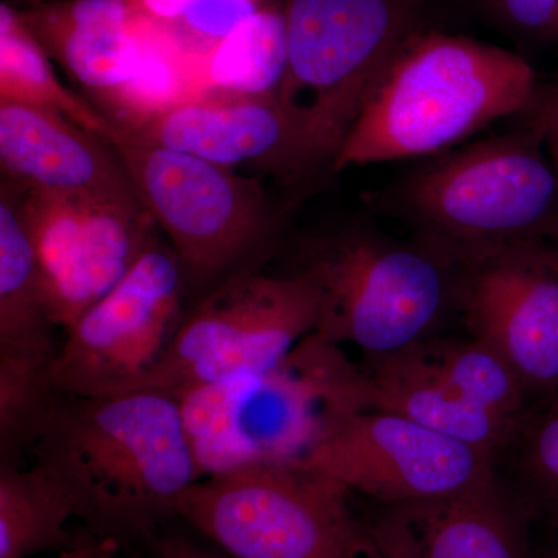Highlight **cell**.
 Instances as JSON below:
<instances>
[{
  "mask_svg": "<svg viewBox=\"0 0 558 558\" xmlns=\"http://www.w3.org/2000/svg\"><path fill=\"white\" fill-rule=\"evenodd\" d=\"M288 72L278 92L319 170L333 160L380 80L427 24V0H282Z\"/></svg>",
  "mask_w": 558,
  "mask_h": 558,
  "instance_id": "cell-5",
  "label": "cell"
},
{
  "mask_svg": "<svg viewBox=\"0 0 558 558\" xmlns=\"http://www.w3.org/2000/svg\"><path fill=\"white\" fill-rule=\"evenodd\" d=\"M284 3L275 0L229 38L194 60L204 94L278 97L288 72Z\"/></svg>",
  "mask_w": 558,
  "mask_h": 558,
  "instance_id": "cell-22",
  "label": "cell"
},
{
  "mask_svg": "<svg viewBox=\"0 0 558 558\" xmlns=\"http://www.w3.org/2000/svg\"><path fill=\"white\" fill-rule=\"evenodd\" d=\"M132 134L226 170L244 165L290 180L319 171L300 128L277 97L201 95Z\"/></svg>",
  "mask_w": 558,
  "mask_h": 558,
  "instance_id": "cell-16",
  "label": "cell"
},
{
  "mask_svg": "<svg viewBox=\"0 0 558 558\" xmlns=\"http://www.w3.org/2000/svg\"><path fill=\"white\" fill-rule=\"evenodd\" d=\"M317 322V293L300 275H231L182 318L163 359L134 391L180 395L263 373L288 357Z\"/></svg>",
  "mask_w": 558,
  "mask_h": 558,
  "instance_id": "cell-10",
  "label": "cell"
},
{
  "mask_svg": "<svg viewBox=\"0 0 558 558\" xmlns=\"http://www.w3.org/2000/svg\"><path fill=\"white\" fill-rule=\"evenodd\" d=\"M25 2L31 3L32 7L40 5V3L46 2V0H25Z\"/></svg>",
  "mask_w": 558,
  "mask_h": 558,
  "instance_id": "cell-32",
  "label": "cell"
},
{
  "mask_svg": "<svg viewBox=\"0 0 558 558\" xmlns=\"http://www.w3.org/2000/svg\"><path fill=\"white\" fill-rule=\"evenodd\" d=\"M351 497L299 461L259 462L197 481L175 515L230 558H363L374 545Z\"/></svg>",
  "mask_w": 558,
  "mask_h": 558,
  "instance_id": "cell-7",
  "label": "cell"
},
{
  "mask_svg": "<svg viewBox=\"0 0 558 558\" xmlns=\"http://www.w3.org/2000/svg\"><path fill=\"white\" fill-rule=\"evenodd\" d=\"M538 97L534 69L520 54L427 27L389 65L330 172L438 156L494 121L529 112Z\"/></svg>",
  "mask_w": 558,
  "mask_h": 558,
  "instance_id": "cell-2",
  "label": "cell"
},
{
  "mask_svg": "<svg viewBox=\"0 0 558 558\" xmlns=\"http://www.w3.org/2000/svg\"><path fill=\"white\" fill-rule=\"evenodd\" d=\"M275 0H193L182 16L161 25L189 57H204Z\"/></svg>",
  "mask_w": 558,
  "mask_h": 558,
  "instance_id": "cell-24",
  "label": "cell"
},
{
  "mask_svg": "<svg viewBox=\"0 0 558 558\" xmlns=\"http://www.w3.org/2000/svg\"><path fill=\"white\" fill-rule=\"evenodd\" d=\"M28 449L106 538L175 515L201 480L180 399L157 389L97 398L57 391Z\"/></svg>",
  "mask_w": 558,
  "mask_h": 558,
  "instance_id": "cell-1",
  "label": "cell"
},
{
  "mask_svg": "<svg viewBox=\"0 0 558 558\" xmlns=\"http://www.w3.org/2000/svg\"><path fill=\"white\" fill-rule=\"evenodd\" d=\"M299 462L381 506L454 497L498 472L483 451L384 410L336 414Z\"/></svg>",
  "mask_w": 558,
  "mask_h": 558,
  "instance_id": "cell-12",
  "label": "cell"
},
{
  "mask_svg": "<svg viewBox=\"0 0 558 558\" xmlns=\"http://www.w3.org/2000/svg\"><path fill=\"white\" fill-rule=\"evenodd\" d=\"M81 519L76 499L61 481L39 465H0V558H31L64 550L69 523Z\"/></svg>",
  "mask_w": 558,
  "mask_h": 558,
  "instance_id": "cell-20",
  "label": "cell"
},
{
  "mask_svg": "<svg viewBox=\"0 0 558 558\" xmlns=\"http://www.w3.org/2000/svg\"><path fill=\"white\" fill-rule=\"evenodd\" d=\"M532 524L497 472L454 497L384 506L366 529L384 558H535Z\"/></svg>",
  "mask_w": 558,
  "mask_h": 558,
  "instance_id": "cell-17",
  "label": "cell"
},
{
  "mask_svg": "<svg viewBox=\"0 0 558 558\" xmlns=\"http://www.w3.org/2000/svg\"><path fill=\"white\" fill-rule=\"evenodd\" d=\"M550 92H553V94L558 95V86H557V87H554V89H553V90H550Z\"/></svg>",
  "mask_w": 558,
  "mask_h": 558,
  "instance_id": "cell-33",
  "label": "cell"
},
{
  "mask_svg": "<svg viewBox=\"0 0 558 558\" xmlns=\"http://www.w3.org/2000/svg\"><path fill=\"white\" fill-rule=\"evenodd\" d=\"M0 167L7 182L25 190L138 201L108 140L50 110L0 102Z\"/></svg>",
  "mask_w": 558,
  "mask_h": 558,
  "instance_id": "cell-18",
  "label": "cell"
},
{
  "mask_svg": "<svg viewBox=\"0 0 558 558\" xmlns=\"http://www.w3.org/2000/svg\"><path fill=\"white\" fill-rule=\"evenodd\" d=\"M347 355L312 332L274 368L180 392L201 480L259 462L300 461L348 411Z\"/></svg>",
  "mask_w": 558,
  "mask_h": 558,
  "instance_id": "cell-6",
  "label": "cell"
},
{
  "mask_svg": "<svg viewBox=\"0 0 558 558\" xmlns=\"http://www.w3.org/2000/svg\"><path fill=\"white\" fill-rule=\"evenodd\" d=\"M363 558H384V557H381V556H380V554H379V553H377L376 548H373V549H371V550H369V553H368V554H366V556H365V557H363Z\"/></svg>",
  "mask_w": 558,
  "mask_h": 558,
  "instance_id": "cell-31",
  "label": "cell"
},
{
  "mask_svg": "<svg viewBox=\"0 0 558 558\" xmlns=\"http://www.w3.org/2000/svg\"><path fill=\"white\" fill-rule=\"evenodd\" d=\"M117 546L113 538L86 539L61 550L57 558H117Z\"/></svg>",
  "mask_w": 558,
  "mask_h": 558,
  "instance_id": "cell-28",
  "label": "cell"
},
{
  "mask_svg": "<svg viewBox=\"0 0 558 558\" xmlns=\"http://www.w3.org/2000/svg\"><path fill=\"white\" fill-rule=\"evenodd\" d=\"M51 58L21 11L0 5V102L32 106L60 113L83 130L112 140L119 128L89 101L61 83Z\"/></svg>",
  "mask_w": 558,
  "mask_h": 558,
  "instance_id": "cell-21",
  "label": "cell"
},
{
  "mask_svg": "<svg viewBox=\"0 0 558 558\" xmlns=\"http://www.w3.org/2000/svg\"><path fill=\"white\" fill-rule=\"evenodd\" d=\"M498 472L534 523L558 519V391L527 411Z\"/></svg>",
  "mask_w": 558,
  "mask_h": 558,
  "instance_id": "cell-23",
  "label": "cell"
},
{
  "mask_svg": "<svg viewBox=\"0 0 558 558\" xmlns=\"http://www.w3.org/2000/svg\"><path fill=\"white\" fill-rule=\"evenodd\" d=\"M344 395L351 410L409 417L483 451L497 468L532 407L519 379L486 344L439 333L360 365L349 360Z\"/></svg>",
  "mask_w": 558,
  "mask_h": 558,
  "instance_id": "cell-8",
  "label": "cell"
},
{
  "mask_svg": "<svg viewBox=\"0 0 558 558\" xmlns=\"http://www.w3.org/2000/svg\"><path fill=\"white\" fill-rule=\"evenodd\" d=\"M109 143L140 204L170 240L186 284L215 281L269 240L274 211L258 179L128 131Z\"/></svg>",
  "mask_w": 558,
  "mask_h": 558,
  "instance_id": "cell-9",
  "label": "cell"
},
{
  "mask_svg": "<svg viewBox=\"0 0 558 558\" xmlns=\"http://www.w3.org/2000/svg\"><path fill=\"white\" fill-rule=\"evenodd\" d=\"M160 558H230L229 556H216V554L207 553L196 548L189 542L183 539H165L159 545Z\"/></svg>",
  "mask_w": 558,
  "mask_h": 558,
  "instance_id": "cell-29",
  "label": "cell"
},
{
  "mask_svg": "<svg viewBox=\"0 0 558 558\" xmlns=\"http://www.w3.org/2000/svg\"><path fill=\"white\" fill-rule=\"evenodd\" d=\"M553 244L558 248V242H553Z\"/></svg>",
  "mask_w": 558,
  "mask_h": 558,
  "instance_id": "cell-34",
  "label": "cell"
},
{
  "mask_svg": "<svg viewBox=\"0 0 558 558\" xmlns=\"http://www.w3.org/2000/svg\"><path fill=\"white\" fill-rule=\"evenodd\" d=\"M529 112L542 126L546 148H548L550 161H553L558 175V95L550 90L548 94H542V90H539L537 105Z\"/></svg>",
  "mask_w": 558,
  "mask_h": 558,
  "instance_id": "cell-26",
  "label": "cell"
},
{
  "mask_svg": "<svg viewBox=\"0 0 558 558\" xmlns=\"http://www.w3.org/2000/svg\"><path fill=\"white\" fill-rule=\"evenodd\" d=\"M40 46L101 109L142 69L146 22L128 0H53L21 11Z\"/></svg>",
  "mask_w": 558,
  "mask_h": 558,
  "instance_id": "cell-19",
  "label": "cell"
},
{
  "mask_svg": "<svg viewBox=\"0 0 558 558\" xmlns=\"http://www.w3.org/2000/svg\"><path fill=\"white\" fill-rule=\"evenodd\" d=\"M186 278L172 248L154 241L108 295L69 329L50 368L61 395H124L159 365L178 332Z\"/></svg>",
  "mask_w": 558,
  "mask_h": 558,
  "instance_id": "cell-11",
  "label": "cell"
},
{
  "mask_svg": "<svg viewBox=\"0 0 558 558\" xmlns=\"http://www.w3.org/2000/svg\"><path fill=\"white\" fill-rule=\"evenodd\" d=\"M289 271L317 293L314 332L366 357L436 336L457 312L458 266L416 238L392 236L366 220L311 234Z\"/></svg>",
  "mask_w": 558,
  "mask_h": 558,
  "instance_id": "cell-4",
  "label": "cell"
},
{
  "mask_svg": "<svg viewBox=\"0 0 558 558\" xmlns=\"http://www.w3.org/2000/svg\"><path fill=\"white\" fill-rule=\"evenodd\" d=\"M531 126L446 150L371 194L379 215L454 266L523 244L558 242V175Z\"/></svg>",
  "mask_w": 558,
  "mask_h": 558,
  "instance_id": "cell-3",
  "label": "cell"
},
{
  "mask_svg": "<svg viewBox=\"0 0 558 558\" xmlns=\"http://www.w3.org/2000/svg\"><path fill=\"white\" fill-rule=\"evenodd\" d=\"M546 538L535 545V558H558V519L545 521Z\"/></svg>",
  "mask_w": 558,
  "mask_h": 558,
  "instance_id": "cell-30",
  "label": "cell"
},
{
  "mask_svg": "<svg viewBox=\"0 0 558 558\" xmlns=\"http://www.w3.org/2000/svg\"><path fill=\"white\" fill-rule=\"evenodd\" d=\"M21 204L51 314L64 330L108 295L157 240L156 220L138 201L21 189Z\"/></svg>",
  "mask_w": 558,
  "mask_h": 558,
  "instance_id": "cell-14",
  "label": "cell"
},
{
  "mask_svg": "<svg viewBox=\"0 0 558 558\" xmlns=\"http://www.w3.org/2000/svg\"><path fill=\"white\" fill-rule=\"evenodd\" d=\"M38 258L22 213L21 189L0 190V446L11 457L32 442L54 391L50 368L61 344Z\"/></svg>",
  "mask_w": 558,
  "mask_h": 558,
  "instance_id": "cell-15",
  "label": "cell"
},
{
  "mask_svg": "<svg viewBox=\"0 0 558 558\" xmlns=\"http://www.w3.org/2000/svg\"><path fill=\"white\" fill-rule=\"evenodd\" d=\"M457 312L519 379L531 405L558 391V248L523 242L458 266Z\"/></svg>",
  "mask_w": 558,
  "mask_h": 558,
  "instance_id": "cell-13",
  "label": "cell"
},
{
  "mask_svg": "<svg viewBox=\"0 0 558 558\" xmlns=\"http://www.w3.org/2000/svg\"><path fill=\"white\" fill-rule=\"evenodd\" d=\"M494 27L520 40L558 43V0H475Z\"/></svg>",
  "mask_w": 558,
  "mask_h": 558,
  "instance_id": "cell-25",
  "label": "cell"
},
{
  "mask_svg": "<svg viewBox=\"0 0 558 558\" xmlns=\"http://www.w3.org/2000/svg\"><path fill=\"white\" fill-rule=\"evenodd\" d=\"M191 2L193 0H128L134 16L159 25L179 20Z\"/></svg>",
  "mask_w": 558,
  "mask_h": 558,
  "instance_id": "cell-27",
  "label": "cell"
}]
</instances>
